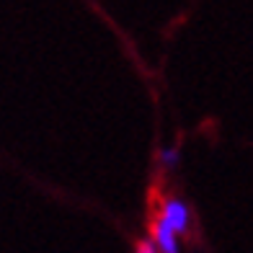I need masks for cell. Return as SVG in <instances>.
<instances>
[{
	"label": "cell",
	"mask_w": 253,
	"mask_h": 253,
	"mask_svg": "<svg viewBox=\"0 0 253 253\" xmlns=\"http://www.w3.org/2000/svg\"><path fill=\"white\" fill-rule=\"evenodd\" d=\"M166 217V222L176 230V235H189V225H191V212L186 202H181L176 197H170L163 202V212H160Z\"/></svg>",
	"instance_id": "6da1fadb"
},
{
	"label": "cell",
	"mask_w": 253,
	"mask_h": 253,
	"mask_svg": "<svg viewBox=\"0 0 253 253\" xmlns=\"http://www.w3.org/2000/svg\"><path fill=\"white\" fill-rule=\"evenodd\" d=\"M153 243H155L158 253H181L178 251V235H176V230L166 222L163 214L153 220Z\"/></svg>",
	"instance_id": "7a4b0ae2"
},
{
	"label": "cell",
	"mask_w": 253,
	"mask_h": 253,
	"mask_svg": "<svg viewBox=\"0 0 253 253\" xmlns=\"http://www.w3.org/2000/svg\"><path fill=\"white\" fill-rule=\"evenodd\" d=\"M158 160H160V166H163V168L173 170L181 163V150H178V147H163L160 155H158Z\"/></svg>",
	"instance_id": "3957f363"
},
{
	"label": "cell",
	"mask_w": 253,
	"mask_h": 253,
	"mask_svg": "<svg viewBox=\"0 0 253 253\" xmlns=\"http://www.w3.org/2000/svg\"><path fill=\"white\" fill-rule=\"evenodd\" d=\"M137 253H158V248H155L153 240H140V243H137Z\"/></svg>",
	"instance_id": "277c9868"
}]
</instances>
